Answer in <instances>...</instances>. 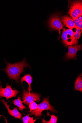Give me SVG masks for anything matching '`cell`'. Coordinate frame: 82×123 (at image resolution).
Masks as SVG:
<instances>
[{
  "label": "cell",
  "instance_id": "4",
  "mask_svg": "<svg viewBox=\"0 0 82 123\" xmlns=\"http://www.w3.org/2000/svg\"><path fill=\"white\" fill-rule=\"evenodd\" d=\"M12 85L9 86L6 84L5 88H3L1 82H0V98L5 97L7 100L13 97H15L20 92L16 89H13L12 88Z\"/></svg>",
  "mask_w": 82,
  "mask_h": 123
},
{
  "label": "cell",
  "instance_id": "2",
  "mask_svg": "<svg viewBox=\"0 0 82 123\" xmlns=\"http://www.w3.org/2000/svg\"><path fill=\"white\" fill-rule=\"evenodd\" d=\"M38 105V107L37 109L32 111L30 112V116L34 115L36 117H40L42 116V112L45 110H49L54 113L57 112L54 107L50 104L48 98H44L43 102Z\"/></svg>",
  "mask_w": 82,
  "mask_h": 123
},
{
  "label": "cell",
  "instance_id": "5",
  "mask_svg": "<svg viewBox=\"0 0 82 123\" xmlns=\"http://www.w3.org/2000/svg\"><path fill=\"white\" fill-rule=\"evenodd\" d=\"M68 14L72 18H77L82 15V3L81 1H73L69 7Z\"/></svg>",
  "mask_w": 82,
  "mask_h": 123
},
{
  "label": "cell",
  "instance_id": "12",
  "mask_svg": "<svg viewBox=\"0 0 82 123\" xmlns=\"http://www.w3.org/2000/svg\"><path fill=\"white\" fill-rule=\"evenodd\" d=\"M13 103L15 105L18 107L19 110L21 111H22L23 110L25 109H28L23 104V102L21 100L20 96L18 97L17 99L13 100Z\"/></svg>",
  "mask_w": 82,
  "mask_h": 123
},
{
  "label": "cell",
  "instance_id": "11",
  "mask_svg": "<svg viewBox=\"0 0 82 123\" xmlns=\"http://www.w3.org/2000/svg\"><path fill=\"white\" fill-rule=\"evenodd\" d=\"M75 91L82 92V74H80L77 77L75 81Z\"/></svg>",
  "mask_w": 82,
  "mask_h": 123
},
{
  "label": "cell",
  "instance_id": "3",
  "mask_svg": "<svg viewBox=\"0 0 82 123\" xmlns=\"http://www.w3.org/2000/svg\"><path fill=\"white\" fill-rule=\"evenodd\" d=\"M61 13H58L51 16L48 20L50 28L52 30L58 31L59 32V39L61 34V30L64 26L63 25L61 19Z\"/></svg>",
  "mask_w": 82,
  "mask_h": 123
},
{
  "label": "cell",
  "instance_id": "10",
  "mask_svg": "<svg viewBox=\"0 0 82 123\" xmlns=\"http://www.w3.org/2000/svg\"><path fill=\"white\" fill-rule=\"evenodd\" d=\"M32 81V78L30 74H27L25 75L23 77L21 78L20 81L21 83L23 84V81H25L27 82L29 85V87L28 88V90L30 92L32 91L31 85Z\"/></svg>",
  "mask_w": 82,
  "mask_h": 123
},
{
  "label": "cell",
  "instance_id": "9",
  "mask_svg": "<svg viewBox=\"0 0 82 123\" xmlns=\"http://www.w3.org/2000/svg\"><path fill=\"white\" fill-rule=\"evenodd\" d=\"M61 19L63 23V25L70 30L76 26L74 20L71 17L68 15L64 16L61 17Z\"/></svg>",
  "mask_w": 82,
  "mask_h": 123
},
{
  "label": "cell",
  "instance_id": "14",
  "mask_svg": "<svg viewBox=\"0 0 82 123\" xmlns=\"http://www.w3.org/2000/svg\"><path fill=\"white\" fill-rule=\"evenodd\" d=\"M67 34L66 32V29L64 28H63L62 38L63 43L66 47L67 46Z\"/></svg>",
  "mask_w": 82,
  "mask_h": 123
},
{
  "label": "cell",
  "instance_id": "1",
  "mask_svg": "<svg viewBox=\"0 0 82 123\" xmlns=\"http://www.w3.org/2000/svg\"><path fill=\"white\" fill-rule=\"evenodd\" d=\"M6 65V68L2 70L6 72L10 80H13L19 83L20 74L24 71V68L28 67L31 69L30 66L27 62L25 58L20 62H17L13 64L7 62L5 60Z\"/></svg>",
  "mask_w": 82,
  "mask_h": 123
},
{
  "label": "cell",
  "instance_id": "13",
  "mask_svg": "<svg viewBox=\"0 0 82 123\" xmlns=\"http://www.w3.org/2000/svg\"><path fill=\"white\" fill-rule=\"evenodd\" d=\"M46 115L48 116H51V118L50 120L49 121H45L44 118L42 119V123H57V116H55L53 114L51 115L48 112V113Z\"/></svg>",
  "mask_w": 82,
  "mask_h": 123
},
{
  "label": "cell",
  "instance_id": "15",
  "mask_svg": "<svg viewBox=\"0 0 82 123\" xmlns=\"http://www.w3.org/2000/svg\"><path fill=\"white\" fill-rule=\"evenodd\" d=\"M38 119L35 120L33 119V117H30L29 116H26L22 118L23 123H34Z\"/></svg>",
  "mask_w": 82,
  "mask_h": 123
},
{
  "label": "cell",
  "instance_id": "18",
  "mask_svg": "<svg viewBox=\"0 0 82 123\" xmlns=\"http://www.w3.org/2000/svg\"><path fill=\"white\" fill-rule=\"evenodd\" d=\"M82 31L81 29L78 27L76 32L74 33L75 37L77 40L79 39L80 37Z\"/></svg>",
  "mask_w": 82,
  "mask_h": 123
},
{
  "label": "cell",
  "instance_id": "8",
  "mask_svg": "<svg viewBox=\"0 0 82 123\" xmlns=\"http://www.w3.org/2000/svg\"><path fill=\"white\" fill-rule=\"evenodd\" d=\"M0 101L5 105L7 110L8 113L10 115L16 118L20 119H21L22 114L19 112L17 107L14 108L13 110H11L9 108V106L10 105H8V102H6L4 99L0 100Z\"/></svg>",
  "mask_w": 82,
  "mask_h": 123
},
{
  "label": "cell",
  "instance_id": "17",
  "mask_svg": "<svg viewBox=\"0 0 82 123\" xmlns=\"http://www.w3.org/2000/svg\"><path fill=\"white\" fill-rule=\"evenodd\" d=\"M38 105L37 103L34 101L30 103L29 104V107L30 109V113L33 110L37 109Z\"/></svg>",
  "mask_w": 82,
  "mask_h": 123
},
{
  "label": "cell",
  "instance_id": "7",
  "mask_svg": "<svg viewBox=\"0 0 82 123\" xmlns=\"http://www.w3.org/2000/svg\"><path fill=\"white\" fill-rule=\"evenodd\" d=\"M68 51L65 55V58L67 60L74 59L76 56L77 52L82 50V45H77L75 46H68Z\"/></svg>",
  "mask_w": 82,
  "mask_h": 123
},
{
  "label": "cell",
  "instance_id": "19",
  "mask_svg": "<svg viewBox=\"0 0 82 123\" xmlns=\"http://www.w3.org/2000/svg\"><path fill=\"white\" fill-rule=\"evenodd\" d=\"M77 18L80 21L82 20V16H79Z\"/></svg>",
  "mask_w": 82,
  "mask_h": 123
},
{
  "label": "cell",
  "instance_id": "6",
  "mask_svg": "<svg viewBox=\"0 0 82 123\" xmlns=\"http://www.w3.org/2000/svg\"><path fill=\"white\" fill-rule=\"evenodd\" d=\"M23 89L22 97L23 102L24 104L28 105L33 101L40 102V94L30 92L26 91L24 87Z\"/></svg>",
  "mask_w": 82,
  "mask_h": 123
},
{
  "label": "cell",
  "instance_id": "16",
  "mask_svg": "<svg viewBox=\"0 0 82 123\" xmlns=\"http://www.w3.org/2000/svg\"><path fill=\"white\" fill-rule=\"evenodd\" d=\"M75 22L76 25L82 31V20L80 21L77 18H73Z\"/></svg>",
  "mask_w": 82,
  "mask_h": 123
}]
</instances>
